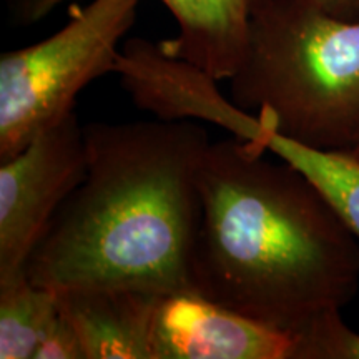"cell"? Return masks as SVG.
Returning <instances> with one entry per match:
<instances>
[{"mask_svg":"<svg viewBox=\"0 0 359 359\" xmlns=\"http://www.w3.org/2000/svg\"><path fill=\"white\" fill-rule=\"evenodd\" d=\"M318 11L344 20H359V0H302Z\"/></svg>","mask_w":359,"mask_h":359,"instance_id":"14","label":"cell"},{"mask_svg":"<svg viewBox=\"0 0 359 359\" xmlns=\"http://www.w3.org/2000/svg\"><path fill=\"white\" fill-rule=\"evenodd\" d=\"M228 83L230 100L278 133L351 150L359 137V20L302 0H271L251 22L243 62Z\"/></svg>","mask_w":359,"mask_h":359,"instance_id":"3","label":"cell"},{"mask_svg":"<svg viewBox=\"0 0 359 359\" xmlns=\"http://www.w3.org/2000/svg\"><path fill=\"white\" fill-rule=\"evenodd\" d=\"M246 138L212 142L200 167L193 288L302 336L359 288V238L288 161Z\"/></svg>","mask_w":359,"mask_h":359,"instance_id":"1","label":"cell"},{"mask_svg":"<svg viewBox=\"0 0 359 359\" xmlns=\"http://www.w3.org/2000/svg\"><path fill=\"white\" fill-rule=\"evenodd\" d=\"M34 359H85L82 341L60 306L58 314L40 338Z\"/></svg>","mask_w":359,"mask_h":359,"instance_id":"12","label":"cell"},{"mask_svg":"<svg viewBox=\"0 0 359 359\" xmlns=\"http://www.w3.org/2000/svg\"><path fill=\"white\" fill-rule=\"evenodd\" d=\"M57 296L85 359H151V325L161 294L88 286L60 290Z\"/></svg>","mask_w":359,"mask_h":359,"instance_id":"7","label":"cell"},{"mask_svg":"<svg viewBox=\"0 0 359 359\" xmlns=\"http://www.w3.org/2000/svg\"><path fill=\"white\" fill-rule=\"evenodd\" d=\"M87 172L30 258L53 291H195L200 167L210 135L196 120L83 127Z\"/></svg>","mask_w":359,"mask_h":359,"instance_id":"2","label":"cell"},{"mask_svg":"<svg viewBox=\"0 0 359 359\" xmlns=\"http://www.w3.org/2000/svg\"><path fill=\"white\" fill-rule=\"evenodd\" d=\"M271 0H161L177 34L160 45L168 55L228 82L243 62L251 22Z\"/></svg>","mask_w":359,"mask_h":359,"instance_id":"8","label":"cell"},{"mask_svg":"<svg viewBox=\"0 0 359 359\" xmlns=\"http://www.w3.org/2000/svg\"><path fill=\"white\" fill-rule=\"evenodd\" d=\"M238 137L255 142L268 154L299 170L359 238V160L349 151L303 145L278 133L271 123L255 114L245 120Z\"/></svg>","mask_w":359,"mask_h":359,"instance_id":"9","label":"cell"},{"mask_svg":"<svg viewBox=\"0 0 359 359\" xmlns=\"http://www.w3.org/2000/svg\"><path fill=\"white\" fill-rule=\"evenodd\" d=\"M302 336L238 313L195 291L161 294L151 359H299Z\"/></svg>","mask_w":359,"mask_h":359,"instance_id":"6","label":"cell"},{"mask_svg":"<svg viewBox=\"0 0 359 359\" xmlns=\"http://www.w3.org/2000/svg\"><path fill=\"white\" fill-rule=\"evenodd\" d=\"M65 2H72V0H13V6H15V13L20 22L34 24Z\"/></svg>","mask_w":359,"mask_h":359,"instance_id":"13","label":"cell"},{"mask_svg":"<svg viewBox=\"0 0 359 359\" xmlns=\"http://www.w3.org/2000/svg\"><path fill=\"white\" fill-rule=\"evenodd\" d=\"M348 151H349V154H351V155L354 156V158L359 160V137H358L356 143H354V145H353L351 150H348Z\"/></svg>","mask_w":359,"mask_h":359,"instance_id":"15","label":"cell"},{"mask_svg":"<svg viewBox=\"0 0 359 359\" xmlns=\"http://www.w3.org/2000/svg\"><path fill=\"white\" fill-rule=\"evenodd\" d=\"M299 359H359V333L341 311L327 314L302 334Z\"/></svg>","mask_w":359,"mask_h":359,"instance_id":"11","label":"cell"},{"mask_svg":"<svg viewBox=\"0 0 359 359\" xmlns=\"http://www.w3.org/2000/svg\"><path fill=\"white\" fill-rule=\"evenodd\" d=\"M140 0H92L58 32L0 57V161L74 110L79 93L116 69Z\"/></svg>","mask_w":359,"mask_h":359,"instance_id":"4","label":"cell"},{"mask_svg":"<svg viewBox=\"0 0 359 359\" xmlns=\"http://www.w3.org/2000/svg\"><path fill=\"white\" fill-rule=\"evenodd\" d=\"M57 314V291L34 283L27 269L0 278V359H34Z\"/></svg>","mask_w":359,"mask_h":359,"instance_id":"10","label":"cell"},{"mask_svg":"<svg viewBox=\"0 0 359 359\" xmlns=\"http://www.w3.org/2000/svg\"><path fill=\"white\" fill-rule=\"evenodd\" d=\"M85 172V133L75 110L0 161V278L25 271Z\"/></svg>","mask_w":359,"mask_h":359,"instance_id":"5","label":"cell"}]
</instances>
